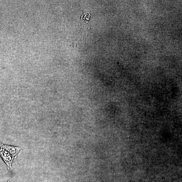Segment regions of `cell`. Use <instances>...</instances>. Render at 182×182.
Returning <instances> with one entry per match:
<instances>
[{
	"instance_id": "1",
	"label": "cell",
	"mask_w": 182,
	"mask_h": 182,
	"mask_svg": "<svg viewBox=\"0 0 182 182\" xmlns=\"http://www.w3.org/2000/svg\"><path fill=\"white\" fill-rule=\"evenodd\" d=\"M0 156L7 165L8 169H10L12 167V164L13 160L16 157L1 146H0Z\"/></svg>"
},
{
	"instance_id": "2",
	"label": "cell",
	"mask_w": 182,
	"mask_h": 182,
	"mask_svg": "<svg viewBox=\"0 0 182 182\" xmlns=\"http://www.w3.org/2000/svg\"><path fill=\"white\" fill-rule=\"evenodd\" d=\"M0 146L9 151L10 154L13 155L16 157H17V154L21 149V148H19V147L5 145L1 143H0Z\"/></svg>"
},
{
	"instance_id": "3",
	"label": "cell",
	"mask_w": 182,
	"mask_h": 182,
	"mask_svg": "<svg viewBox=\"0 0 182 182\" xmlns=\"http://www.w3.org/2000/svg\"><path fill=\"white\" fill-rule=\"evenodd\" d=\"M92 17L89 13H85L81 17V20L83 22H87L90 19V17Z\"/></svg>"
}]
</instances>
